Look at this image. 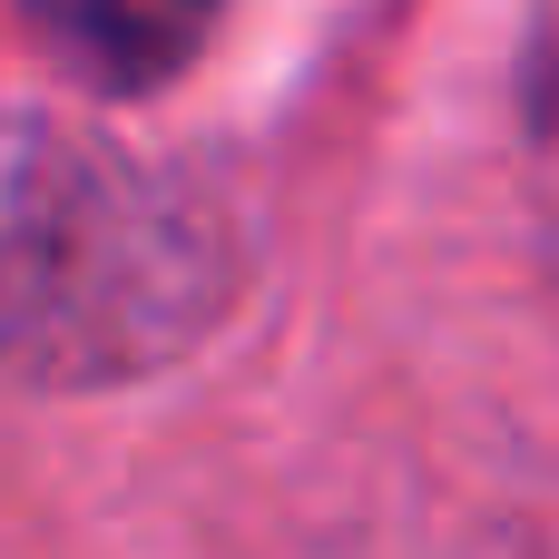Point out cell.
Instances as JSON below:
<instances>
[{
    "label": "cell",
    "instance_id": "1",
    "mask_svg": "<svg viewBox=\"0 0 559 559\" xmlns=\"http://www.w3.org/2000/svg\"><path fill=\"white\" fill-rule=\"evenodd\" d=\"M29 29H39V49H49L69 79L128 98V88L177 79V69L206 49L216 0H29Z\"/></svg>",
    "mask_w": 559,
    "mask_h": 559
}]
</instances>
